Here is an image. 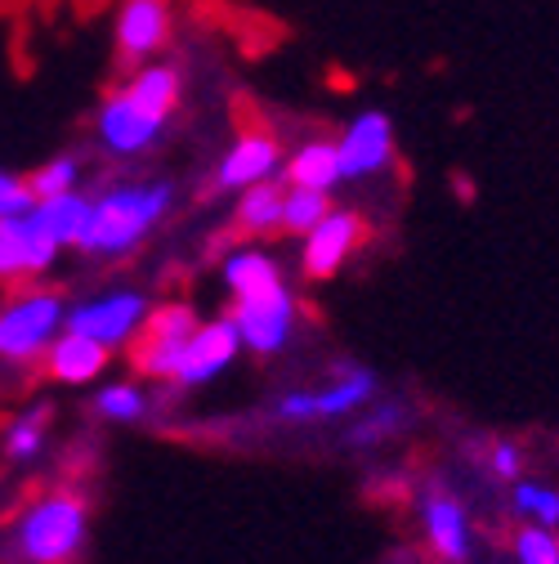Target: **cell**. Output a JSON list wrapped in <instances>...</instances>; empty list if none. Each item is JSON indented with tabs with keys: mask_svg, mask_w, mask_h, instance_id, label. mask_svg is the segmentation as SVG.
I'll return each instance as SVG.
<instances>
[{
	"mask_svg": "<svg viewBox=\"0 0 559 564\" xmlns=\"http://www.w3.org/2000/svg\"><path fill=\"white\" fill-rule=\"evenodd\" d=\"M90 542V502L77 488H50L32 498L10 524V560L73 564Z\"/></svg>",
	"mask_w": 559,
	"mask_h": 564,
	"instance_id": "obj_2",
	"label": "cell"
},
{
	"mask_svg": "<svg viewBox=\"0 0 559 564\" xmlns=\"http://www.w3.org/2000/svg\"><path fill=\"white\" fill-rule=\"evenodd\" d=\"M90 408L99 421H112V426H139V421L153 412V399L139 381H112V386L95 390Z\"/></svg>",
	"mask_w": 559,
	"mask_h": 564,
	"instance_id": "obj_23",
	"label": "cell"
},
{
	"mask_svg": "<svg viewBox=\"0 0 559 564\" xmlns=\"http://www.w3.org/2000/svg\"><path fill=\"white\" fill-rule=\"evenodd\" d=\"M407 426H412V421H407V408H403L398 399H390V403H372V408H363L354 421H349L344 448H359V453L381 448V444L398 440Z\"/></svg>",
	"mask_w": 559,
	"mask_h": 564,
	"instance_id": "obj_21",
	"label": "cell"
},
{
	"mask_svg": "<svg viewBox=\"0 0 559 564\" xmlns=\"http://www.w3.org/2000/svg\"><path fill=\"white\" fill-rule=\"evenodd\" d=\"M95 130H99V144H103L112 158H139V153H149L157 139H162L166 121L149 117L139 104H130L125 90H121V95H112V99L99 108Z\"/></svg>",
	"mask_w": 559,
	"mask_h": 564,
	"instance_id": "obj_13",
	"label": "cell"
},
{
	"mask_svg": "<svg viewBox=\"0 0 559 564\" xmlns=\"http://www.w3.org/2000/svg\"><path fill=\"white\" fill-rule=\"evenodd\" d=\"M149 310H153V296L144 288H103L81 301H67L63 332H77L117 355V349H125L134 340V332L144 327Z\"/></svg>",
	"mask_w": 559,
	"mask_h": 564,
	"instance_id": "obj_6",
	"label": "cell"
},
{
	"mask_svg": "<svg viewBox=\"0 0 559 564\" xmlns=\"http://www.w3.org/2000/svg\"><path fill=\"white\" fill-rule=\"evenodd\" d=\"M224 318L233 323L246 355L273 359V355H283V349L292 345V336L300 327V301L292 292V282L283 278V282H273V288H264V292L233 296Z\"/></svg>",
	"mask_w": 559,
	"mask_h": 564,
	"instance_id": "obj_5",
	"label": "cell"
},
{
	"mask_svg": "<svg viewBox=\"0 0 559 564\" xmlns=\"http://www.w3.org/2000/svg\"><path fill=\"white\" fill-rule=\"evenodd\" d=\"M340 180H372L394 162V121L385 112H359L336 144Z\"/></svg>",
	"mask_w": 559,
	"mask_h": 564,
	"instance_id": "obj_11",
	"label": "cell"
},
{
	"mask_svg": "<svg viewBox=\"0 0 559 564\" xmlns=\"http://www.w3.org/2000/svg\"><path fill=\"white\" fill-rule=\"evenodd\" d=\"M175 202L171 180L149 184H112L86 202V220L77 234V251L90 260H121L144 242Z\"/></svg>",
	"mask_w": 559,
	"mask_h": 564,
	"instance_id": "obj_1",
	"label": "cell"
},
{
	"mask_svg": "<svg viewBox=\"0 0 559 564\" xmlns=\"http://www.w3.org/2000/svg\"><path fill=\"white\" fill-rule=\"evenodd\" d=\"M50 421H54V408L50 403H28L23 412H14V421L6 426V440H0V448H6L10 462L28 466L45 453V440H50Z\"/></svg>",
	"mask_w": 559,
	"mask_h": 564,
	"instance_id": "obj_22",
	"label": "cell"
},
{
	"mask_svg": "<svg viewBox=\"0 0 559 564\" xmlns=\"http://www.w3.org/2000/svg\"><path fill=\"white\" fill-rule=\"evenodd\" d=\"M125 99L139 104V108H144L149 117H157V121H171V112L184 99V77L175 73V67H166V63H153V67H144V73L130 77Z\"/></svg>",
	"mask_w": 559,
	"mask_h": 564,
	"instance_id": "obj_19",
	"label": "cell"
},
{
	"mask_svg": "<svg viewBox=\"0 0 559 564\" xmlns=\"http://www.w3.org/2000/svg\"><path fill=\"white\" fill-rule=\"evenodd\" d=\"M283 278H287L283 264H277L264 247H238V251H229L224 264H220V282H224L229 301H233V296L264 292V288H273V282H283Z\"/></svg>",
	"mask_w": 559,
	"mask_h": 564,
	"instance_id": "obj_17",
	"label": "cell"
},
{
	"mask_svg": "<svg viewBox=\"0 0 559 564\" xmlns=\"http://www.w3.org/2000/svg\"><path fill=\"white\" fill-rule=\"evenodd\" d=\"M511 551H515V564H559V533L524 524L515 529Z\"/></svg>",
	"mask_w": 559,
	"mask_h": 564,
	"instance_id": "obj_28",
	"label": "cell"
},
{
	"mask_svg": "<svg viewBox=\"0 0 559 564\" xmlns=\"http://www.w3.org/2000/svg\"><path fill=\"white\" fill-rule=\"evenodd\" d=\"M108 364H112V349H103V345H95V340H86V336H77V332H58L54 345L41 355L45 377H50L54 386H73V390L103 381Z\"/></svg>",
	"mask_w": 559,
	"mask_h": 564,
	"instance_id": "obj_14",
	"label": "cell"
},
{
	"mask_svg": "<svg viewBox=\"0 0 559 564\" xmlns=\"http://www.w3.org/2000/svg\"><path fill=\"white\" fill-rule=\"evenodd\" d=\"M416 520H421V538L439 564H470L474 560V524L457 492L448 488H426L416 502Z\"/></svg>",
	"mask_w": 559,
	"mask_h": 564,
	"instance_id": "obj_9",
	"label": "cell"
},
{
	"mask_svg": "<svg viewBox=\"0 0 559 564\" xmlns=\"http://www.w3.org/2000/svg\"><path fill=\"white\" fill-rule=\"evenodd\" d=\"M511 511L519 516V524L559 533V488H550L541 479H515L511 484Z\"/></svg>",
	"mask_w": 559,
	"mask_h": 564,
	"instance_id": "obj_25",
	"label": "cell"
},
{
	"mask_svg": "<svg viewBox=\"0 0 559 564\" xmlns=\"http://www.w3.org/2000/svg\"><path fill=\"white\" fill-rule=\"evenodd\" d=\"M77 184H81V158H73V153H58V158H50L45 166H36L28 175V188H32L36 202L58 197V193H77Z\"/></svg>",
	"mask_w": 559,
	"mask_h": 564,
	"instance_id": "obj_27",
	"label": "cell"
},
{
	"mask_svg": "<svg viewBox=\"0 0 559 564\" xmlns=\"http://www.w3.org/2000/svg\"><path fill=\"white\" fill-rule=\"evenodd\" d=\"M86 193H58V197H41L32 206V216L41 220V229L58 242V247H77V234H81V220H86Z\"/></svg>",
	"mask_w": 559,
	"mask_h": 564,
	"instance_id": "obj_24",
	"label": "cell"
},
{
	"mask_svg": "<svg viewBox=\"0 0 559 564\" xmlns=\"http://www.w3.org/2000/svg\"><path fill=\"white\" fill-rule=\"evenodd\" d=\"M483 466H487V475L502 479V484L524 479V453H519V444H515V440H497L493 448H487Z\"/></svg>",
	"mask_w": 559,
	"mask_h": 564,
	"instance_id": "obj_29",
	"label": "cell"
},
{
	"mask_svg": "<svg viewBox=\"0 0 559 564\" xmlns=\"http://www.w3.org/2000/svg\"><path fill=\"white\" fill-rule=\"evenodd\" d=\"M67 296L54 288H19L0 301V364H36L63 332Z\"/></svg>",
	"mask_w": 559,
	"mask_h": 564,
	"instance_id": "obj_4",
	"label": "cell"
},
{
	"mask_svg": "<svg viewBox=\"0 0 559 564\" xmlns=\"http://www.w3.org/2000/svg\"><path fill=\"white\" fill-rule=\"evenodd\" d=\"M331 210V193H314V188H287L283 197V234L305 238L322 216Z\"/></svg>",
	"mask_w": 559,
	"mask_h": 564,
	"instance_id": "obj_26",
	"label": "cell"
},
{
	"mask_svg": "<svg viewBox=\"0 0 559 564\" xmlns=\"http://www.w3.org/2000/svg\"><path fill=\"white\" fill-rule=\"evenodd\" d=\"M36 206L28 180L10 175V171H0V220H14V216H28V210Z\"/></svg>",
	"mask_w": 559,
	"mask_h": 564,
	"instance_id": "obj_30",
	"label": "cell"
},
{
	"mask_svg": "<svg viewBox=\"0 0 559 564\" xmlns=\"http://www.w3.org/2000/svg\"><path fill=\"white\" fill-rule=\"evenodd\" d=\"M58 251L63 247L41 229L32 210L14 220H0V282H32L50 273Z\"/></svg>",
	"mask_w": 559,
	"mask_h": 564,
	"instance_id": "obj_12",
	"label": "cell"
},
{
	"mask_svg": "<svg viewBox=\"0 0 559 564\" xmlns=\"http://www.w3.org/2000/svg\"><path fill=\"white\" fill-rule=\"evenodd\" d=\"M166 32H171V6L166 0H125L121 14H117V50L130 63L157 54Z\"/></svg>",
	"mask_w": 559,
	"mask_h": 564,
	"instance_id": "obj_16",
	"label": "cell"
},
{
	"mask_svg": "<svg viewBox=\"0 0 559 564\" xmlns=\"http://www.w3.org/2000/svg\"><path fill=\"white\" fill-rule=\"evenodd\" d=\"M277 171H283V149H277V139L273 134H242L238 144L220 158L216 184L242 193V188H255V184L273 180Z\"/></svg>",
	"mask_w": 559,
	"mask_h": 564,
	"instance_id": "obj_15",
	"label": "cell"
},
{
	"mask_svg": "<svg viewBox=\"0 0 559 564\" xmlns=\"http://www.w3.org/2000/svg\"><path fill=\"white\" fill-rule=\"evenodd\" d=\"M242 355V340L233 332L229 318H201L197 332L188 336L184 345V355L175 364V377L171 386L175 390H201V386H211L216 377H224Z\"/></svg>",
	"mask_w": 559,
	"mask_h": 564,
	"instance_id": "obj_10",
	"label": "cell"
},
{
	"mask_svg": "<svg viewBox=\"0 0 559 564\" xmlns=\"http://www.w3.org/2000/svg\"><path fill=\"white\" fill-rule=\"evenodd\" d=\"M381 394V377L363 364H336L331 381L287 390L268 403V416L277 426H322V421H349L363 408H372Z\"/></svg>",
	"mask_w": 559,
	"mask_h": 564,
	"instance_id": "obj_3",
	"label": "cell"
},
{
	"mask_svg": "<svg viewBox=\"0 0 559 564\" xmlns=\"http://www.w3.org/2000/svg\"><path fill=\"white\" fill-rule=\"evenodd\" d=\"M197 310L193 301H157L144 318V327L134 332V340L125 345V359L134 368V377H149V381H171L175 364L184 355L188 336L197 332Z\"/></svg>",
	"mask_w": 559,
	"mask_h": 564,
	"instance_id": "obj_7",
	"label": "cell"
},
{
	"mask_svg": "<svg viewBox=\"0 0 559 564\" xmlns=\"http://www.w3.org/2000/svg\"><path fill=\"white\" fill-rule=\"evenodd\" d=\"M283 197L287 188L283 184H255V188H242L238 206H233V225L251 238H268V234H283Z\"/></svg>",
	"mask_w": 559,
	"mask_h": 564,
	"instance_id": "obj_20",
	"label": "cell"
},
{
	"mask_svg": "<svg viewBox=\"0 0 559 564\" xmlns=\"http://www.w3.org/2000/svg\"><path fill=\"white\" fill-rule=\"evenodd\" d=\"M363 242H368V220L349 206H331L300 242V273L309 282H327L359 256Z\"/></svg>",
	"mask_w": 559,
	"mask_h": 564,
	"instance_id": "obj_8",
	"label": "cell"
},
{
	"mask_svg": "<svg viewBox=\"0 0 559 564\" xmlns=\"http://www.w3.org/2000/svg\"><path fill=\"white\" fill-rule=\"evenodd\" d=\"M283 180L287 188H314V193H331L340 184V162H336V144L327 139H309L300 144L287 162H283Z\"/></svg>",
	"mask_w": 559,
	"mask_h": 564,
	"instance_id": "obj_18",
	"label": "cell"
}]
</instances>
